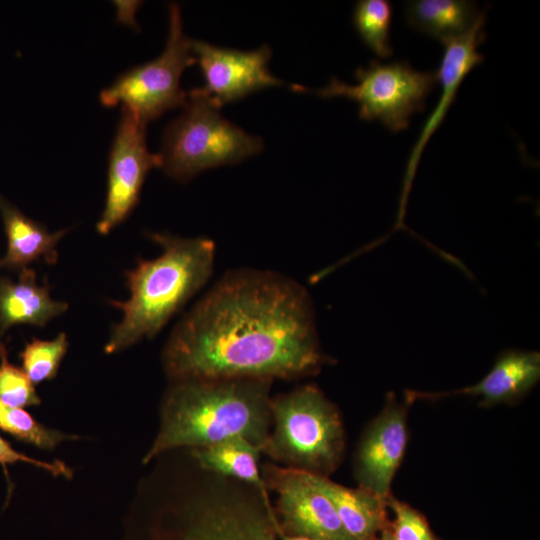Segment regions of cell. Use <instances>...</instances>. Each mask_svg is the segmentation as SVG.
<instances>
[{"label": "cell", "mask_w": 540, "mask_h": 540, "mask_svg": "<svg viewBox=\"0 0 540 540\" xmlns=\"http://www.w3.org/2000/svg\"><path fill=\"white\" fill-rule=\"evenodd\" d=\"M356 84L332 77L319 89L294 84L296 92H311L321 98L344 97L358 104L364 121L379 120L391 132L409 127L411 117L425 109L427 96L437 84L435 71L414 69L407 61L382 63L372 60L355 71Z\"/></svg>", "instance_id": "7"}, {"label": "cell", "mask_w": 540, "mask_h": 540, "mask_svg": "<svg viewBox=\"0 0 540 540\" xmlns=\"http://www.w3.org/2000/svg\"><path fill=\"white\" fill-rule=\"evenodd\" d=\"M480 13L477 4L467 0H413L405 3L410 27L441 42L466 33Z\"/></svg>", "instance_id": "18"}, {"label": "cell", "mask_w": 540, "mask_h": 540, "mask_svg": "<svg viewBox=\"0 0 540 540\" xmlns=\"http://www.w3.org/2000/svg\"><path fill=\"white\" fill-rule=\"evenodd\" d=\"M189 454L201 469L240 481L257 488L265 496H270L259 466L261 450L248 440L232 438L191 449Z\"/></svg>", "instance_id": "17"}, {"label": "cell", "mask_w": 540, "mask_h": 540, "mask_svg": "<svg viewBox=\"0 0 540 540\" xmlns=\"http://www.w3.org/2000/svg\"><path fill=\"white\" fill-rule=\"evenodd\" d=\"M69 348V341L64 332L54 339L32 338L20 353L22 370L34 384L53 379L59 370Z\"/></svg>", "instance_id": "22"}, {"label": "cell", "mask_w": 540, "mask_h": 540, "mask_svg": "<svg viewBox=\"0 0 540 540\" xmlns=\"http://www.w3.org/2000/svg\"><path fill=\"white\" fill-rule=\"evenodd\" d=\"M395 513L393 535L398 540H435L425 520L410 506L389 499Z\"/></svg>", "instance_id": "24"}, {"label": "cell", "mask_w": 540, "mask_h": 540, "mask_svg": "<svg viewBox=\"0 0 540 540\" xmlns=\"http://www.w3.org/2000/svg\"><path fill=\"white\" fill-rule=\"evenodd\" d=\"M485 22L486 10H483L466 33L441 42L444 51L439 67L435 71L437 82L441 85V94L434 110L424 122L417 141L409 154L400 200V219L403 217L407 196L425 146L444 121L466 76L484 60V56L479 52V47L486 38Z\"/></svg>", "instance_id": "12"}, {"label": "cell", "mask_w": 540, "mask_h": 540, "mask_svg": "<svg viewBox=\"0 0 540 540\" xmlns=\"http://www.w3.org/2000/svg\"><path fill=\"white\" fill-rule=\"evenodd\" d=\"M198 472L162 489L181 522L176 540H279L270 497L200 467Z\"/></svg>", "instance_id": "4"}, {"label": "cell", "mask_w": 540, "mask_h": 540, "mask_svg": "<svg viewBox=\"0 0 540 540\" xmlns=\"http://www.w3.org/2000/svg\"><path fill=\"white\" fill-rule=\"evenodd\" d=\"M0 430L15 439L43 450H53L78 436L52 429L37 421L29 412L0 400Z\"/></svg>", "instance_id": "21"}, {"label": "cell", "mask_w": 540, "mask_h": 540, "mask_svg": "<svg viewBox=\"0 0 540 540\" xmlns=\"http://www.w3.org/2000/svg\"><path fill=\"white\" fill-rule=\"evenodd\" d=\"M23 462L37 468L43 469L54 477H64L70 479L73 476V470L64 462L45 461L37 458L30 457L25 453L19 452L12 447V445L0 436V465L2 466L5 475L8 479L7 466Z\"/></svg>", "instance_id": "25"}, {"label": "cell", "mask_w": 540, "mask_h": 540, "mask_svg": "<svg viewBox=\"0 0 540 540\" xmlns=\"http://www.w3.org/2000/svg\"><path fill=\"white\" fill-rule=\"evenodd\" d=\"M381 540H398V539L393 535V533L386 532L382 536Z\"/></svg>", "instance_id": "27"}, {"label": "cell", "mask_w": 540, "mask_h": 540, "mask_svg": "<svg viewBox=\"0 0 540 540\" xmlns=\"http://www.w3.org/2000/svg\"><path fill=\"white\" fill-rule=\"evenodd\" d=\"M0 400L9 406L22 409L41 404L35 385L22 369L9 362L7 350L1 341Z\"/></svg>", "instance_id": "23"}, {"label": "cell", "mask_w": 540, "mask_h": 540, "mask_svg": "<svg viewBox=\"0 0 540 540\" xmlns=\"http://www.w3.org/2000/svg\"><path fill=\"white\" fill-rule=\"evenodd\" d=\"M192 39L183 31L180 8L169 6V33L163 52L152 61L136 66L119 76L100 93L105 107L120 106L146 124L187 102L180 86L186 68L196 63Z\"/></svg>", "instance_id": "8"}, {"label": "cell", "mask_w": 540, "mask_h": 540, "mask_svg": "<svg viewBox=\"0 0 540 540\" xmlns=\"http://www.w3.org/2000/svg\"><path fill=\"white\" fill-rule=\"evenodd\" d=\"M540 377V355L535 351L512 350L502 353L492 369L476 384L442 393L408 391L407 400L438 399L450 395L480 397L481 404L490 406L513 402L524 396Z\"/></svg>", "instance_id": "14"}, {"label": "cell", "mask_w": 540, "mask_h": 540, "mask_svg": "<svg viewBox=\"0 0 540 540\" xmlns=\"http://www.w3.org/2000/svg\"><path fill=\"white\" fill-rule=\"evenodd\" d=\"M191 46L204 79V85L197 90L219 108L259 90L283 84L270 72L268 64L272 52L266 44L249 51L219 47L201 40H192Z\"/></svg>", "instance_id": "11"}, {"label": "cell", "mask_w": 540, "mask_h": 540, "mask_svg": "<svg viewBox=\"0 0 540 540\" xmlns=\"http://www.w3.org/2000/svg\"><path fill=\"white\" fill-rule=\"evenodd\" d=\"M279 535H280L279 540H315L308 537L285 535L282 533H280Z\"/></svg>", "instance_id": "26"}, {"label": "cell", "mask_w": 540, "mask_h": 540, "mask_svg": "<svg viewBox=\"0 0 540 540\" xmlns=\"http://www.w3.org/2000/svg\"><path fill=\"white\" fill-rule=\"evenodd\" d=\"M187 94L182 113L166 127L157 153L158 167L166 175L183 182L261 152L262 138L224 118L220 108L197 88Z\"/></svg>", "instance_id": "6"}, {"label": "cell", "mask_w": 540, "mask_h": 540, "mask_svg": "<svg viewBox=\"0 0 540 540\" xmlns=\"http://www.w3.org/2000/svg\"><path fill=\"white\" fill-rule=\"evenodd\" d=\"M149 237L162 248L154 259H141L126 272L129 298L110 303L122 318L110 331L106 354L121 352L152 338L210 279L215 244L206 237L184 238L163 233Z\"/></svg>", "instance_id": "3"}, {"label": "cell", "mask_w": 540, "mask_h": 540, "mask_svg": "<svg viewBox=\"0 0 540 540\" xmlns=\"http://www.w3.org/2000/svg\"><path fill=\"white\" fill-rule=\"evenodd\" d=\"M407 440L406 408L392 395L359 444L355 469L360 487L386 500Z\"/></svg>", "instance_id": "13"}, {"label": "cell", "mask_w": 540, "mask_h": 540, "mask_svg": "<svg viewBox=\"0 0 540 540\" xmlns=\"http://www.w3.org/2000/svg\"><path fill=\"white\" fill-rule=\"evenodd\" d=\"M68 307L66 302L53 299L47 281L39 284L36 273L28 267L20 270L17 282L0 278V336L18 324L44 327Z\"/></svg>", "instance_id": "15"}, {"label": "cell", "mask_w": 540, "mask_h": 540, "mask_svg": "<svg viewBox=\"0 0 540 540\" xmlns=\"http://www.w3.org/2000/svg\"><path fill=\"white\" fill-rule=\"evenodd\" d=\"M313 476L332 502L348 535L353 540H369L380 526L385 500L360 486L348 488L328 477Z\"/></svg>", "instance_id": "19"}, {"label": "cell", "mask_w": 540, "mask_h": 540, "mask_svg": "<svg viewBox=\"0 0 540 540\" xmlns=\"http://www.w3.org/2000/svg\"><path fill=\"white\" fill-rule=\"evenodd\" d=\"M271 380L195 378L170 381L159 427L143 463L179 449L243 438L262 450L271 427Z\"/></svg>", "instance_id": "2"}, {"label": "cell", "mask_w": 540, "mask_h": 540, "mask_svg": "<svg viewBox=\"0 0 540 540\" xmlns=\"http://www.w3.org/2000/svg\"><path fill=\"white\" fill-rule=\"evenodd\" d=\"M271 427L261 453L272 463L328 477L338 467L345 433L337 407L315 385L271 397Z\"/></svg>", "instance_id": "5"}, {"label": "cell", "mask_w": 540, "mask_h": 540, "mask_svg": "<svg viewBox=\"0 0 540 540\" xmlns=\"http://www.w3.org/2000/svg\"><path fill=\"white\" fill-rule=\"evenodd\" d=\"M158 165L157 153L147 147L146 124L121 109L109 154L105 205L96 225L99 234H109L127 219L139 202L146 176Z\"/></svg>", "instance_id": "9"}, {"label": "cell", "mask_w": 540, "mask_h": 540, "mask_svg": "<svg viewBox=\"0 0 540 540\" xmlns=\"http://www.w3.org/2000/svg\"><path fill=\"white\" fill-rule=\"evenodd\" d=\"M263 480L276 496L283 528L292 536L315 540H353L313 474L275 463L261 467Z\"/></svg>", "instance_id": "10"}, {"label": "cell", "mask_w": 540, "mask_h": 540, "mask_svg": "<svg viewBox=\"0 0 540 540\" xmlns=\"http://www.w3.org/2000/svg\"><path fill=\"white\" fill-rule=\"evenodd\" d=\"M0 215L7 238L5 255L0 268L23 269L32 262L43 261L53 265L58 260L57 245L67 229L50 232L41 223L24 215L0 194Z\"/></svg>", "instance_id": "16"}, {"label": "cell", "mask_w": 540, "mask_h": 540, "mask_svg": "<svg viewBox=\"0 0 540 540\" xmlns=\"http://www.w3.org/2000/svg\"><path fill=\"white\" fill-rule=\"evenodd\" d=\"M392 18L393 7L387 0H360L352 15L353 25L362 42L384 59L393 54L390 40Z\"/></svg>", "instance_id": "20"}, {"label": "cell", "mask_w": 540, "mask_h": 540, "mask_svg": "<svg viewBox=\"0 0 540 540\" xmlns=\"http://www.w3.org/2000/svg\"><path fill=\"white\" fill-rule=\"evenodd\" d=\"M308 291L281 273L236 269L179 320L162 353L169 381L296 379L327 362Z\"/></svg>", "instance_id": "1"}]
</instances>
